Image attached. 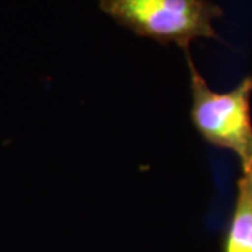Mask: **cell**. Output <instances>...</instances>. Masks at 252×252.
Returning <instances> with one entry per match:
<instances>
[{
	"instance_id": "3957f363",
	"label": "cell",
	"mask_w": 252,
	"mask_h": 252,
	"mask_svg": "<svg viewBox=\"0 0 252 252\" xmlns=\"http://www.w3.org/2000/svg\"><path fill=\"white\" fill-rule=\"evenodd\" d=\"M223 252H252V167L237 182L234 209L227 227Z\"/></svg>"
},
{
	"instance_id": "6da1fadb",
	"label": "cell",
	"mask_w": 252,
	"mask_h": 252,
	"mask_svg": "<svg viewBox=\"0 0 252 252\" xmlns=\"http://www.w3.org/2000/svg\"><path fill=\"white\" fill-rule=\"evenodd\" d=\"M99 9L137 36L164 46L177 44L184 54L198 38L220 39L213 21L224 11L210 0H98Z\"/></svg>"
},
{
	"instance_id": "7a4b0ae2",
	"label": "cell",
	"mask_w": 252,
	"mask_h": 252,
	"mask_svg": "<svg viewBox=\"0 0 252 252\" xmlns=\"http://www.w3.org/2000/svg\"><path fill=\"white\" fill-rule=\"evenodd\" d=\"M189 67L192 108L190 121L200 137L212 146L230 150L238 157L241 170L252 167V76L227 93L207 86L198 72L190 52L185 54Z\"/></svg>"
}]
</instances>
